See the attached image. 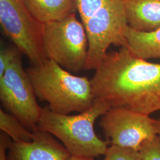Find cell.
I'll return each mask as SVG.
<instances>
[{"instance_id":"8992f818","label":"cell","mask_w":160,"mask_h":160,"mask_svg":"<svg viewBox=\"0 0 160 160\" xmlns=\"http://www.w3.org/2000/svg\"><path fill=\"white\" fill-rule=\"evenodd\" d=\"M0 25L6 36L33 65L48 59L42 44V23L32 15L24 0H0Z\"/></svg>"},{"instance_id":"6da1fadb","label":"cell","mask_w":160,"mask_h":160,"mask_svg":"<svg viewBox=\"0 0 160 160\" xmlns=\"http://www.w3.org/2000/svg\"><path fill=\"white\" fill-rule=\"evenodd\" d=\"M94 100L111 108L150 114L160 110V63L135 56L126 46L108 52L91 80Z\"/></svg>"},{"instance_id":"277c9868","label":"cell","mask_w":160,"mask_h":160,"mask_svg":"<svg viewBox=\"0 0 160 160\" xmlns=\"http://www.w3.org/2000/svg\"><path fill=\"white\" fill-rule=\"evenodd\" d=\"M42 44L45 55L69 72L84 70L88 57V38L82 22L75 13L42 24Z\"/></svg>"},{"instance_id":"3957f363","label":"cell","mask_w":160,"mask_h":160,"mask_svg":"<svg viewBox=\"0 0 160 160\" xmlns=\"http://www.w3.org/2000/svg\"><path fill=\"white\" fill-rule=\"evenodd\" d=\"M110 109L100 100H94L89 109L76 115L58 113L46 106L42 110L38 130L57 138L71 155L90 158L105 155L109 142L97 137L94 126L97 118Z\"/></svg>"},{"instance_id":"9c48e42d","label":"cell","mask_w":160,"mask_h":160,"mask_svg":"<svg viewBox=\"0 0 160 160\" xmlns=\"http://www.w3.org/2000/svg\"><path fill=\"white\" fill-rule=\"evenodd\" d=\"M34 139L28 142L11 141L8 160H65L71 155L62 144L45 132H34Z\"/></svg>"},{"instance_id":"e0dca14e","label":"cell","mask_w":160,"mask_h":160,"mask_svg":"<svg viewBox=\"0 0 160 160\" xmlns=\"http://www.w3.org/2000/svg\"><path fill=\"white\" fill-rule=\"evenodd\" d=\"M22 53L17 47H3L0 51V78L4 75L6 70L10 67L16 58Z\"/></svg>"},{"instance_id":"30bf717a","label":"cell","mask_w":160,"mask_h":160,"mask_svg":"<svg viewBox=\"0 0 160 160\" xmlns=\"http://www.w3.org/2000/svg\"><path fill=\"white\" fill-rule=\"evenodd\" d=\"M128 26L141 32L160 29V0H124Z\"/></svg>"},{"instance_id":"ac0fdd59","label":"cell","mask_w":160,"mask_h":160,"mask_svg":"<svg viewBox=\"0 0 160 160\" xmlns=\"http://www.w3.org/2000/svg\"><path fill=\"white\" fill-rule=\"evenodd\" d=\"M12 140L5 133L0 134V160H8L7 149H8Z\"/></svg>"},{"instance_id":"52a82bcc","label":"cell","mask_w":160,"mask_h":160,"mask_svg":"<svg viewBox=\"0 0 160 160\" xmlns=\"http://www.w3.org/2000/svg\"><path fill=\"white\" fill-rule=\"evenodd\" d=\"M22 54L16 58L0 78V99L8 113L34 132L38 131L42 108L37 102L33 87L23 68Z\"/></svg>"},{"instance_id":"9a60e30c","label":"cell","mask_w":160,"mask_h":160,"mask_svg":"<svg viewBox=\"0 0 160 160\" xmlns=\"http://www.w3.org/2000/svg\"><path fill=\"white\" fill-rule=\"evenodd\" d=\"M104 156L106 160H141L139 151L112 145Z\"/></svg>"},{"instance_id":"2e32d148","label":"cell","mask_w":160,"mask_h":160,"mask_svg":"<svg viewBox=\"0 0 160 160\" xmlns=\"http://www.w3.org/2000/svg\"><path fill=\"white\" fill-rule=\"evenodd\" d=\"M139 152L141 160H160V138L157 135L145 141Z\"/></svg>"},{"instance_id":"ba28073f","label":"cell","mask_w":160,"mask_h":160,"mask_svg":"<svg viewBox=\"0 0 160 160\" xmlns=\"http://www.w3.org/2000/svg\"><path fill=\"white\" fill-rule=\"evenodd\" d=\"M153 120L129 110L111 108L102 116L100 125L111 145L139 151L145 141L157 135Z\"/></svg>"},{"instance_id":"44dd1931","label":"cell","mask_w":160,"mask_h":160,"mask_svg":"<svg viewBox=\"0 0 160 160\" xmlns=\"http://www.w3.org/2000/svg\"><path fill=\"white\" fill-rule=\"evenodd\" d=\"M106 160V158H104V160Z\"/></svg>"},{"instance_id":"8fae6325","label":"cell","mask_w":160,"mask_h":160,"mask_svg":"<svg viewBox=\"0 0 160 160\" xmlns=\"http://www.w3.org/2000/svg\"><path fill=\"white\" fill-rule=\"evenodd\" d=\"M29 12L39 22L59 20L77 11L74 0H24Z\"/></svg>"},{"instance_id":"ffe728a7","label":"cell","mask_w":160,"mask_h":160,"mask_svg":"<svg viewBox=\"0 0 160 160\" xmlns=\"http://www.w3.org/2000/svg\"><path fill=\"white\" fill-rule=\"evenodd\" d=\"M153 123H154V126L156 131L157 135L160 138V118L158 119H154Z\"/></svg>"},{"instance_id":"d6986e66","label":"cell","mask_w":160,"mask_h":160,"mask_svg":"<svg viewBox=\"0 0 160 160\" xmlns=\"http://www.w3.org/2000/svg\"><path fill=\"white\" fill-rule=\"evenodd\" d=\"M65 160H95L93 158L90 157H81V156H77L71 155L67 159Z\"/></svg>"},{"instance_id":"5b68a950","label":"cell","mask_w":160,"mask_h":160,"mask_svg":"<svg viewBox=\"0 0 160 160\" xmlns=\"http://www.w3.org/2000/svg\"><path fill=\"white\" fill-rule=\"evenodd\" d=\"M84 25L88 43L85 69L95 70L110 46H126L124 0H108Z\"/></svg>"},{"instance_id":"4fadbf2b","label":"cell","mask_w":160,"mask_h":160,"mask_svg":"<svg viewBox=\"0 0 160 160\" xmlns=\"http://www.w3.org/2000/svg\"><path fill=\"white\" fill-rule=\"evenodd\" d=\"M0 129L11 138L13 142H28L34 139V132L30 131L15 116L2 108L0 109Z\"/></svg>"},{"instance_id":"7c38bea8","label":"cell","mask_w":160,"mask_h":160,"mask_svg":"<svg viewBox=\"0 0 160 160\" xmlns=\"http://www.w3.org/2000/svg\"><path fill=\"white\" fill-rule=\"evenodd\" d=\"M125 39L126 48L138 57L145 60L160 58V29L141 32L128 26Z\"/></svg>"},{"instance_id":"5bb4252c","label":"cell","mask_w":160,"mask_h":160,"mask_svg":"<svg viewBox=\"0 0 160 160\" xmlns=\"http://www.w3.org/2000/svg\"><path fill=\"white\" fill-rule=\"evenodd\" d=\"M81 22L84 24L108 0H74Z\"/></svg>"},{"instance_id":"7a4b0ae2","label":"cell","mask_w":160,"mask_h":160,"mask_svg":"<svg viewBox=\"0 0 160 160\" xmlns=\"http://www.w3.org/2000/svg\"><path fill=\"white\" fill-rule=\"evenodd\" d=\"M26 72L36 97L52 112L82 113L94 103L91 80L72 74L52 60L33 65Z\"/></svg>"}]
</instances>
